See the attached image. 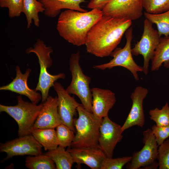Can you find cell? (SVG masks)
<instances>
[{
    "instance_id": "7c38bea8",
    "label": "cell",
    "mask_w": 169,
    "mask_h": 169,
    "mask_svg": "<svg viewBox=\"0 0 169 169\" xmlns=\"http://www.w3.org/2000/svg\"><path fill=\"white\" fill-rule=\"evenodd\" d=\"M121 126L106 116L103 118L100 127L98 142L107 157L112 158L117 144L123 138Z\"/></svg>"
},
{
    "instance_id": "4dcf8cb0",
    "label": "cell",
    "mask_w": 169,
    "mask_h": 169,
    "mask_svg": "<svg viewBox=\"0 0 169 169\" xmlns=\"http://www.w3.org/2000/svg\"><path fill=\"white\" fill-rule=\"evenodd\" d=\"M157 159L159 169H169V139L159 146Z\"/></svg>"
},
{
    "instance_id": "484cf974",
    "label": "cell",
    "mask_w": 169,
    "mask_h": 169,
    "mask_svg": "<svg viewBox=\"0 0 169 169\" xmlns=\"http://www.w3.org/2000/svg\"><path fill=\"white\" fill-rule=\"evenodd\" d=\"M56 128L59 146L64 148L70 147L74 138V131L62 124Z\"/></svg>"
},
{
    "instance_id": "ffe728a7",
    "label": "cell",
    "mask_w": 169,
    "mask_h": 169,
    "mask_svg": "<svg viewBox=\"0 0 169 169\" xmlns=\"http://www.w3.org/2000/svg\"><path fill=\"white\" fill-rule=\"evenodd\" d=\"M30 132L46 151L54 150L59 146L55 128L32 129Z\"/></svg>"
},
{
    "instance_id": "603a6c76",
    "label": "cell",
    "mask_w": 169,
    "mask_h": 169,
    "mask_svg": "<svg viewBox=\"0 0 169 169\" xmlns=\"http://www.w3.org/2000/svg\"><path fill=\"white\" fill-rule=\"evenodd\" d=\"M55 163L57 169H70L74 163L72 157L65 148L58 146L56 149L45 153Z\"/></svg>"
},
{
    "instance_id": "4fadbf2b",
    "label": "cell",
    "mask_w": 169,
    "mask_h": 169,
    "mask_svg": "<svg viewBox=\"0 0 169 169\" xmlns=\"http://www.w3.org/2000/svg\"><path fill=\"white\" fill-rule=\"evenodd\" d=\"M53 87L58 96V111L61 123L75 132L74 116L77 108L81 104L71 96L60 83L55 82Z\"/></svg>"
},
{
    "instance_id": "52a82bcc",
    "label": "cell",
    "mask_w": 169,
    "mask_h": 169,
    "mask_svg": "<svg viewBox=\"0 0 169 169\" xmlns=\"http://www.w3.org/2000/svg\"><path fill=\"white\" fill-rule=\"evenodd\" d=\"M126 43L123 48H116L112 53L110 56L113 57L110 62L105 64L95 65L93 67L102 70L111 69L116 66H121L130 71L136 80L139 78L137 73L143 72L142 67L138 65L132 57L131 47L133 38V27L129 28L125 32Z\"/></svg>"
},
{
    "instance_id": "2e32d148",
    "label": "cell",
    "mask_w": 169,
    "mask_h": 169,
    "mask_svg": "<svg viewBox=\"0 0 169 169\" xmlns=\"http://www.w3.org/2000/svg\"><path fill=\"white\" fill-rule=\"evenodd\" d=\"M61 124L58 97L49 95L43 103L42 108L32 129L55 128Z\"/></svg>"
},
{
    "instance_id": "d4e9b609",
    "label": "cell",
    "mask_w": 169,
    "mask_h": 169,
    "mask_svg": "<svg viewBox=\"0 0 169 169\" xmlns=\"http://www.w3.org/2000/svg\"><path fill=\"white\" fill-rule=\"evenodd\" d=\"M25 166L29 169H55V164L48 156L44 154L29 156L26 157Z\"/></svg>"
},
{
    "instance_id": "d6a6232c",
    "label": "cell",
    "mask_w": 169,
    "mask_h": 169,
    "mask_svg": "<svg viewBox=\"0 0 169 169\" xmlns=\"http://www.w3.org/2000/svg\"><path fill=\"white\" fill-rule=\"evenodd\" d=\"M110 0H90L87 7L92 9H97L102 10Z\"/></svg>"
},
{
    "instance_id": "5b68a950",
    "label": "cell",
    "mask_w": 169,
    "mask_h": 169,
    "mask_svg": "<svg viewBox=\"0 0 169 169\" xmlns=\"http://www.w3.org/2000/svg\"><path fill=\"white\" fill-rule=\"evenodd\" d=\"M18 104L14 106L0 105V112H4L13 118L18 126V134L22 137L31 134L32 129L43 106V103L38 105L25 101L21 95L17 97Z\"/></svg>"
},
{
    "instance_id": "3957f363",
    "label": "cell",
    "mask_w": 169,
    "mask_h": 169,
    "mask_svg": "<svg viewBox=\"0 0 169 169\" xmlns=\"http://www.w3.org/2000/svg\"><path fill=\"white\" fill-rule=\"evenodd\" d=\"M78 117L74 119L76 133L72 148H100L98 142L100 127L102 119L96 118L81 104L77 109Z\"/></svg>"
},
{
    "instance_id": "44dd1931",
    "label": "cell",
    "mask_w": 169,
    "mask_h": 169,
    "mask_svg": "<svg viewBox=\"0 0 169 169\" xmlns=\"http://www.w3.org/2000/svg\"><path fill=\"white\" fill-rule=\"evenodd\" d=\"M151 62V71L158 70L163 63L169 68V36L160 38Z\"/></svg>"
},
{
    "instance_id": "f546056e",
    "label": "cell",
    "mask_w": 169,
    "mask_h": 169,
    "mask_svg": "<svg viewBox=\"0 0 169 169\" xmlns=\"http://www.w3.org/2000/svg\"><path fill=\"white\" fill-rule=\"evenodd\" d=\"M132 156L113 158L106 157L103 161L100 169H121L131 160Z\"/></svg>"
},
{
    "instance_id": "4316f807",
    "label": "cell",
    "mask_w": 169,
    "mask_h": 169,
    "mask_svg": "<svg viewBox=\"0 0 169 169\" xmlns=\"http://www.w3.org/2000/svg\"><path fill=\"white\" fill-rule=\"evenodd\" d=\"M150 118L154 121L156 125L161 127L169 125V106L166 102L161 109L156 107L150 110Z\"/></svg>"
},
{
    "instance_id": "30bf717a",
    "label": "cell",
    "mask_w": 169,
    "mask_h": 169,
    "mask_svg": "<svg viewBox=\"0 0 169 169\" xmlns=\"http://www.w3.org/2000/svg\"><path fill=\"white\" fill-rule=\"evenodd\" d=\"M142 141L144 145L140 151L134 152L131 161L128 163L126 168L138 169L147 166L157 159L158 146L151 129L143 132Z\"/></svg>"
},
{
    "instance_id": "277c9868",
    "label": "cell",
    "mask_w": 169,
    "mask_h": 169,
    "mask_svg": "<svg viewBox=\"0 0 169 169\" xmlns=\"http://www.w3.org/2000/svg\"><path fill=\"white\" fill-rule=\"evenodd\" d=\"M53 52L52 47L47 46L44 41L39 39L37 40L33 47H29L26 50L27 54L31 53H34L38 59L40 74L38 81L35 89L41 92L42 103L44 102L48 98L49 89L53 86L54 82L59 79H63L65 77L64 73L52 75L48 71L47 69L51 67L52 65L50 54Z\"/></svg>"
},
{
    "instance_id": "8992f818",
    "label": "cell",
    "mask_w": 169,
    "mask_h": 169,
    "mask_svg": "<svg viewBox=\"0 0 169 169\" xmlns=\"http://www.w3.org/2000/svg\"><path fill=\"white\" fill-rule=\"evenodd\" d=\"M79 52L71 55L69 60L71 81L66 89L70 94L77 96L87 110L92 112V95L90 87L91 78L83 73L79 64Z\"/></svg>"
},
{
    "instance_id": "7402d4cb",
    "label": "cell",
    "mask_w": 169,
    "mask_h": 169,
    "mask_svg": "<svg viewBox=\"0 0 169 169\" xmlns=\"http://www.w3.org/2000/svg\"><path fill=\"white\" fill-rule=\"evenodd\" d=\"M44 8L43 4L37 0H23L22 13L26 17L27 23V28H29L34 21V25L39 27L40 19L38 13H44Z\"/></svg>"
},
{
    "instance_id": "7a4b0ae2",
    "label": "cell",
    "mask_w": 169,
    "mask_h": 169,
    "mask_svg": "<svg viewBox=\"0 0 169 169\" xmlns=\"http://www.w3.org/2000/svg\"><path fill=\"white\" fill-rule=\"evenodd\" d=\"M103 15L102 11L97 9L86 12L65 10L59 16L57 29L69 43L80 46L85 44L89 31Z\"/></svg>"
},
{
    "instance_id": "f1b7e54d",
    "label": "cell",
    "mask_w": 169,
    "mask_h": 169,
    "mask_svg": "<svg viewBox=\"0 0 169 169\" xmlns=\"http://www.w3.org/2000/svg\"><path fill=\"white\" fill-rule=\"evenodd\" d=\"M23 0H0L1 8L8 9V15L11 18L18 17L22 13Z\"/></svg>"
},
{
    "instance_id": "ba28073f",
    "label": "cell",
    "mask_w": 169,
    "mask_h": 169,
    "mask_svg": "<svg viewBox=\"0 0 169 169\" xmlns=\"http://www.w3.org/2000/svg\"><path fill=\"white\" fill-rule=\"evenodd\" d=\"M144 24V31L141 38L131 49V52L134 55L141 54L143 56V72L146 75L148 73L149 61L154 56L161 36L158 31L152 27V23L147 19L146 18Z\"/></svg>"
},
{
    "instance_id": "83f0119b",
    "label": "cell",
    "mask_w": 169,
    "mask_h": 169,
    "mask_svg": "<svg viewBox=\"0 0 169 169\" xmlns=\"http://www.w3.org/2000/svg\"><path fill=\"white\" fill-rule=\"evenodd\" d=\"M142 6L146 12L158 14L169 10V0H142Z\"/></svg>"
},
{
    "instance_id": "6da1fadb",
    "label": "cell",
    "mask_w": 169,
    "mask_h": 169,
    "mask_svg": "<svg viewBox=\"0 0 169 169\" xmlns=\"http://www.w3.org/2000/svg\"><path fill=\"white\" fill-rule=\"evenodd\" d=\"M132 23L131 20L103 15L88 34L87 52L100 57L110 55Z\"/></svg>"
},
{
    "instance_id": "ac0fdd59",
    "label": "cell",
    "mask_w": 169,
    "mask_h": 169,
    "mask_svg": "<svg viewBox=\"0 0 169 169\" xmlns=\"http://www.w3.org/2000/svg\"><path fill=\"white\" fill-rule=\"evenodd\" d=\"M92 95V113L99 119L108 116L109 110L115 104V95L108 89L93 87L91 89Z\"/></svg>"
},
{
    "instance_id": "cb8c5ba5",
    "label": "cell",
    "mask_w": 169,
    "mask_h": 169,
    "mask_svg": "<svg viewBox=\"0 0 169 169\" xmlns=\"http://www.w3.org/2000/svg\"><path fill=\"white\" fill-rule=\"evenodd\" d=\"M144 15L146 18L156 25L160 36H169V10L158 14L145 12Z\"/></svg>"
},
{
    "instance_id": "e0dca14e",
    "label": "cell",
    "mask_w": 169,
    "mask_h": 169,
    "mask_svg": "<svg viewBox=\"0 0 169 169\" xmlns=\"http://www.w3.org/2000/svg\"><path fill=\"white\" fill-rule=\"evenodd\" d=\"M67 150L74 163L78 166L85 164L92 169H100L103 161L107 157L100 148H71Z\"/></svg>"
},
{
    "instance_id": "9a60e30c",
    "label": "cell",
    "mask_w": 169,
    "mask_h": 169,
    "mask_svg": "<svg viewBox=\"0 0 169 169\" xmlns=\"http://www.w3.org/2000/svg\"><path fill=\"white\" fill-rule=\"evenodd\" d=\"M15 77L9 84L0 87L1 90H8L27 97L31 101L37 104L42 100V95L36 90L30 88L28 85L27 80L31 69H27L24 74L21 71L20 67H16Z\"/></svg>"
},
{
    "instance_id": "1f68e13d",
    "label": "cell",
    "mask_w": 169,
    "mask_h": 169,
    "mask_svg": "<svg viewBox=\"0 0 169 169\" xmlns=\"http://www.w3.org/2000/svg\"><path fill=\"white\" fill-rule=\"evenodd\" d=\"M151 130L158 146L169 137V125L159 127L154 125Z\"/></svg>"
},
{
    "instance_id": "836d02e7",
    "label": "cell",
    "mask_w": 169,
    "mask_h": 169,
    "mask_svg": "<svg viewBox=\"0 0 169 169\" xmlns=\"http://www.w3.org/2000/svg\"><path fill=\"white\" fill-rule=\"evenodd\" d=\"M159 166L158 162L156 161L153 163L144 167L143 169H156Z\"/></svg>"
},
{
    "instance_id": "9c48e42d",
    "label": "cell",
    "mask_w": 169,
    "mask_h": 169,
    "mask_svg": "<svg viewBox=\"0 0 169 169\" xmlns=\"http://www.w3.org/2000/svg\"><path fill=\"white\" fill-rule=\"evenodd\" d=\"M42 147L31 134L1 143L0 152L7 154V156L1 162H4L15 156L42 154Z\"/></svg>"
},
{
    "instance_id": "8fae6325",
    "label": "cell",
    "mask_w": 169,
    "mask_h": 169,
    "mask_svg": "<svg viewBox=\"0 0 169 169\" xmlns=\"http://www.w3.org/2000/svg\"><path fill=\"white\" fill-rule=\"evenodd\" d=\"M142 0H110L102 10L103 15L137 19L142 15Z\"/></svg>"
},
{
    "instance_id": "d6986e66",
    "label": "cell",
    "mask_w": 169,
    "mask_h": 169,
    "mask_svg": "<svg viewBox=\"0 0 169 169\" xmlns=\"http://www.w3.org/2000/svg\"><path fill=\"white\" fill-rule=\"evenodd\" d=\"M43 4L44 14L48 17L54 18L64 9L72 10L81 12L87 10L82 8L80 4L85 0H38Z\"/></svg>"
},
{
    "instance_id": "5bb4252c",
    "label": "cell",
    "mask_w": 169,
    "mask_h": 169,
    "mask_svg": "<svg viewBox=\"0 0 169 169\" xmlns=\"http://www.w3.org/2000/svg\"><path fill=\"white\" fill-rule=\"evenodd\" d=\"M148 92L147 89L138 86L131 93V98L132 101V106L125 121L121 126L122 133L134 126L142 127L144 125L145 119L143 103Z\"/></svg>"
}]
</instances>
